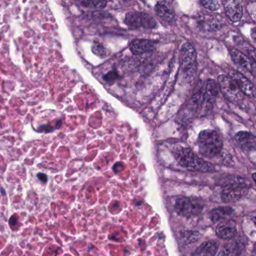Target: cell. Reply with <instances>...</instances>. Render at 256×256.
Returning a JSON list of instances; mask_svg holds the SVG:
<instances>
[{
	"label": "cell",
	"mask_w": 256,
	"mask_h": 256,
	"mask_svg": "<svg viewBox=\"0 0 256 256\" xmlns=\"http://www.w3.org/2000/svg\"><path fill=\"white\" fill-rule=\"evenodd\" d=\"M173 154L178 164L185 168L202 172L214 170V166L210 163L199 158L190 148L180 146L174 150Z\"/></svg>",
	"instance_id": "6da1fadb"
},
{
	"label": "cell",
	"mask_w": 256,
	"mask_h": 256,
	"mask_svg": "<svg viewBox=\"0 0 256 256\" xmlns=\"http://www.w3.org/2000/svg\"><path fill=\"white\" fill-rule=\"evenodd\" d=\"M199 152L206 158H214L221 152L223 142L221 136L214 130H204L198 139Z\"/></svg>",
	"instance_id": "7a4b0ae2"
},
{
	"label": "cell",
	"mask_w": 256,
	"mask_h": 256,
	"mask_svg": "<svg viewBox=\"0 0 256 256\" xmlns=\"http://www.w3.org/2000/svg\"><path fill=\"white\" fill-rule=\"evenodd\" d=\"M180 62L186 82H192L197 74V53L196 49L190 43H185L181 48Z\"/></svg>",
	"instance_id": "3957f363"
},
{
	"label": "cell",
	"mask_w": 256,
	"mask_h": 256,
	"mask_svg": "<svg viewBox=\"0 0 256 256\" xmlns=\"http://www.w3.org/2000/svg\"><path fill=\"white\" fill-rule=\"evenodd\" d=\"M124 22L132 30L139 28L154 29L157 26L156 22L150 14L142 12H130L127 13Z\"/></svg>",
	"instance_id": "277c9868"
},
{
	"label": "cell",
	"mask_w": 256,
	"mask_h": 256,
	"mask_svg": "<svg viewBox=\"0 0 256 256\" xmlns=\"http://www.w3.org/2000/svg\"><path fill=\"white\" fill-rule=\"evenodd\" d=\"M248 192V184L244 181H234L226 184L223 187L222 199L226 203L238 202L245 197Z\"/></svg>",
	"instance_id": "5b68a950"
},
{
	"label": "cell",
	"mask_w": 256,
	"mask_h": 256,
	"mask_svg": "<svg viewBox=\"0 0 256 256\" xmlns=\"http://www.w3.org/2000/svg\"><path fill=\"white\" fill-rule=\"evenodd\" d=\"M218 86L222 95L230 102L240 103L244 100L242 92L229 76H220L218 78Z\"/></svg>",
	"instance_id": "8992f818"
},
{
	"label": "cell",
	"mask_w": 256,
	"mask_h": 256,
	"mask_svg": "<svg viewBox=\"0 0 256 256\" xmlns=\"http://www.w3.org/2000/svg\"><path fill=\"white\" fill-rule=\"evenodd\" d=\"M229 77L234 82L239 90L242 95L246 96L250 98L256 96V88L254 84L246 78L244 74L236 70H232L229 73Z\"/></svg>",
	"instance_id": "52a82bcc"
},
{
	"label": "cell",
	"mask_w": 256,
	"mask_h": 256,
	"mask_svg": "<svg viewBox=\"0 0 256 256\" xmlns=\"http://www.w3.org/2000/svg\"><path fill=\"white\" fill-rule=\"evenodd\" d=\"M202 206L186 198H180L176 200L174 210L178 215L182 217H190L196 215L202 210Z\"/></svg>",
	"instance_id": "ba28073f"
},
{
	"label": "cell",
	"mask_w": 256,
	"mask_h": 256,
	"mask_svg": "<svg viewBox=\"0 0 256 256\" xmlns=\"http://www.w3.org/2000/svg\"><path fill=\"white\" fill-rule=\"evenodd\" d=\"M218 94V86L216 82L212 79L208 80L204 94L202 100V107L205 110L210 109L215 104Z\"/></svg>",
	"instance_id": "9c48e42d"
},
{
	"label": "cell",
	"mask_w": 256,
	"mask_h": 256,
	"mask_svg": "<svg viewBox=\"0 0 256 256\" xmlns=\"http://www.w3.org/2000/svg\"><path fill=\"white\" fill-rule=\"evenodd\" d=\"M238 146L245 152H252L256 150V137L248 132H240L234 137Z\"/></svg>",
	"instance_id": "30bf717a"
},
{
	"label": "cell",
	"mask_w": 256,
	"mask_h": 256,
	"mask_svg": "<svg viewBox=\"0 0 256 256\" xmlns=\"http://www.w3.org/2000/svg\"><path fill=\"white\" fill-rule=\"evenodd\" d=\"M216 233L222 239H232L236 234V222L232 220H222L217 226Z\"/></svg>",
	"instance_id": "8fae6325"
},
{
	"label": "cell",
	"mask_w": 256,
	"mask_h": 256,
	"mask_svg": "<svg viewBox=\"0 0 256 256\" xmlns=\"http://www.w3.org/2000/svg\"><path fill=\"white\" fill-rule=\"evenodd\" d=\"M229 52H230V58L235 64L245 68L246 70L250 72L254 76V71H256L254 70V62L250 60L248 56L241 53L238 49L230 48Z\"/></svg>",
	"instance_id": "7c38bea8"
},
{
	"label": "cell",
	"mask_w": 256,
	"mask_h": 256,
	"mask_svg": "<svg viewBox=\"0 0 256 256\" xmlns=\"http://www.w3.org/2000/svg\"><path fill=\"white\" fill-rule=\"evenodd\" d=\"M226 14L232 22H238L241 20L244 14L242 5L238 1L228 0L223 2Z\"/></svg>",
	"instance_id": "4fadbf2b"
},
{
	"label": "cell",
	"mask_w": 256,
	"mask_h": 256,
	"mask_svg": "<svg viewBox=\"0 0 256 256\" xmlns=\"http://www.w3.org/2000/svg\"><path fill=\"white\" fill-rule=\"evenodd\" d=\"M130 48L133 54H144L154 50L155 48V42L152 40H144V38L134 40L132 42Z\"/></svg>",
	"instance_id": "5bb4252c"
},
{
	"label": "cell",
	"mask_w": 256,
	"mask_h": 256,
	"mask_svg": "<svg viewBox=\"0 0 256 256\" xmlns=\"http://www.w3.org/2000/svg\"><path fill=\"white\" fill-rule=\"evenodd\" d=\"M155 10L157 16L164 23L172 24L176 20L174 12L166 2H158L156 6Z\"/></svg>",
	"instance_id": "9a60e30c"
},
{
	"label": "cell",
	"mask_w": 256,
	"mask_h": 256,
	"mask_svg": "<svg viewBox=\"0 0 256 256\" xmlns=\"http://www.w3.org/2000/svg\"><path fill=\"white\" fill-rule=\"evenodd\" d=\"M218 248V242L214 240L206 241L199 246L193 256H215Z\"/></svg>",
	"instance_id": "2e32d148"
},
{
	"label": "cell",
	"mask_w": 256,
	"mask_h": 256,
	"mask_svg": "<svg viewBox=\"0 0 256 256\" xmlns=\"http://www.w3.org/2000/svg\"><path fill=\"white\" fill-rule=\"evenodd\" d=\"M233 209L230 206H221L212 210L208 214V217L212 222H221L226 220V217L230 216L233 212Z\"/></svg>",
	"instance_id": "e0dca14e"
},
{
	"label": "cell",
	"mask_w": 256,
	"mask_h": 256,
	"mask_svg": "<svg viewBox=\"0 0 256 256\" xmlns=\"http://www.w3.org/2000/svg\"><path fill=\"white\" fill-rule=\"evenodd\" d=\"M244 246L238 241L230 242L223 247L218 256H240Z\"/></svg>",
	"instance_id": "ac0fdd59"
},
{
	"label": "cell",
	"mask_w": 256,
	"mask_h": 256,
	"mask_svg": "<svg viewBox=\"0 0 256 256\" xmlns=\"http://www.w3.org/2000/svg\"><path fill=\"white\" fill-rule=\"evenodd\" d=\"M238 47L239 48L238 50H240L241 53L248 56L253 62L256 61V50H254V48L252 47L251 44H248L246 42H239Z\"/></svg>",
	"instance_id": "d6986e66"
},
{
	"label": "cell",
	"mask_w": 256,
	"mask_h": 256,
	"mask_svg": "<svg viewBox=\"0 0 256 256\" xmlns=\"http://www.w3.org/2000/svg\"><path fill=\"white\" fill-rule=\"evenodd\" d=\"M107 2L106 1H82L80 4L84 7L91 8H98L102 10L107 6Z\"/></svg>",
	"instance_id": "ffe728a7"
},
{
	"label": "cell",
	"mask_w": 256,
	"mask_h": 256,
	"mask_svg": "<svg viewBox=\"0 0 256 256\" xmlns=\"http://www.w3.org/2000/svg\"><path fill=\"white\" fill-rule=\"evenodd\" d=\"M200 4H202L204 8L210 10V11H216L220 7V2H218V1H214V0L202 1Z\"/></svg>",
	"instance_id": "44dd1931"
},
{
	"label": "cell",
	"mask_w": 256,
	"mask_h": 256,
	"mask_svg": "<svg viewBox=\"0 0 256 256\" xmlns=\"http://www.w3.org/2000/svg\"><path fill=\"white\" fill-rule=\"evenodd\" d=\"M92 52L100 58H106L107 56V50L102 44L95 42L92 46Z\"/></svg>",
	"instance_id": "7402d4cb"
},
{
	"label": "cell",
	"mask_w": 256,
	"mask_h": 256,
	"mask_svg": "<svg viewBox=\"0 0 256 256\" xmlns=\"http://www.w3.org/2000/svg\"><path fill=\"white\" fill-rule=\"evenodd\" d=\"M118 73L116 72L115 71H112L109 72L108 74H106V76L103 77V78H104V80H106V82H113V80H116V79L118 78Z\"/></svg>",
	"instance_id": "603a6c76"
},
{
	"label": "cell",
	"mask_w": 256,
	"mask_h": 256,
	"mask_svg": "<svg viewBox=\"0 0 256 256\" xmlns=\"http://www.w3.org/2000/svg\"><path fill=\"white\" fill-rule=\"evenodd\" d=\"M38 178H40L42 181H43V182H46V181L48 180L47 176H46V174H38Z\"/></svg>",
	"instance_id": "cb8c5ba5"
},
{
	"label": "cell",
	"mask_w": 256,
	"mask_h": 256,
	"mask_svg": "<svg viewBox=\"0 0 256 256\" xmlns=\"http://www.w3.org/2000/svg\"><path fill=\"white\" fill-rule=\"evenodd\" d=\"M252 38L253 40H254V38H256V34H254V29L252 30Z\"/></svg>",
	"instance_id": "d4e9b609"
}]
</instances>
